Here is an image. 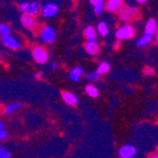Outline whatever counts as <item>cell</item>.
I'll return each instance as SVG.
<instances>
[{"label":"cell","instance_id":"d4e9b609","mask_svg":"<svg viewBox=\"0 0 158 158\" xmlns=\"http://www.w3.org/2000/svg\"><path fill=\"white\" fill-rule=\"evenodd\" d=\"M69 79L72 80L73 82H79L80 81V75H77V74L74 73V72H71V73L69 74Z\"/></svg>","mask_w":158,"mask_h":158},{"label":"cell","instance_id":"f1b7e54d","mask_svg":"<svg viewBox=\"0 0 158 158\" xmlns=\"http://www.w3.org/2000/svg\"><path fill=\"white\" fill-rule=\"evenodd\" d=\"M41 77H42V73H40V72H37V73H34V79H40Z\"/></svg>","mask_w":158,"mask_h":158},{"label":"cell","instance_id":"277c9868","mask_svg":"<svg viewBox=\"0 0 158 158\" xmlns=\"http://www.w3.org/2000/svg\"><path fill=\"white\" fill-rule=\"evenodd\" d=\"M32 56H33L34 61H37L38 63H45L49 60V53L42 47H35L32 50Z\"/></svg>","mask_w":158,"mask_h":158},{"label":"cell","instance_id":"d6986e66","mask_svg":"<svg viewBox=\"0 0 158 158\" xmlns=\"http://www.w3.org/2000/svg\"><path fill=\"white\" fill-rule=\"evenodd\" d=\"M106 6V2L104 1V0H100V1H98V2L94 5V11L96 15H101L102 13V11L104 10V8H105Z\"/></svg>","mask_w":158,"mask_h":158},{"label":"cell","instance_id":"3957f363","mask_svg":"<svg viewBox=\"0 0 158 158\" xmlns=\"http://www.w3.org/2000/svg\"><path fill=\"white\" fill-rule=\"evenodd\" d=\"M135 35V28L132 24H125L116 31V38L118 40H127Z\"/></svg>","mask_w":158,"mask_h":158},{"label":"cell","instance_id":"7402d4cb","mask_svg":"<svg viewBox=\"0 0 158 158\" xmlns=\"http://www.w3.org/2000/svg\"><path fill=\"white\" fill-rule=\"evenodd\" d=\"M100 75H101V74L98 73V71H96V72H91V73H89L86 75V77H87V80H90V81L95 82V81H98V80Z\"/></svg>","mask_w":158,"mask_h":158},{"label":"cell","instance_id":"603a6c76","mask_svg":"<svg viewBox=\"0 0 158 158\" xmlns=\"http://www.w3.org/2000/svg\"><path fill=\"white\" fill-rule=\"evenodd\" d=\"M143 73H144V75H145V77H152V75H154V74H155V71H154V70L152 68L147 66V68L144 69Z\"/></svg>","mask_w":158,"mask_h":158},{"label":"cell","instance_id":"f546056e","mask_svg":"<svg viewBox=\"0 0 158 158\" xmlns=\"http://www.w3.org/2000/svg\"><path fill=\"white\" fill-rule=\"evenodd\" d=\"M155 42H156V44H158V29L155 33Z\"/></svg>","mask_w":158,"mask_h":158},{"label":"cell","instance_id":"4fadbf2b","mask_svg":"<svg viewBox=\"0 0 158 158\" xmlns=\"http://www.w3.org/2000/svg\"><path fill=\"white\" fill-rule=\"evenodd\" d=\"M157 31V22L155 19H150L145 24V34L153 37Z\"/></svg>","mask_w":158,"mask_h":158},{"label":"cell","instance_id":"1f68e13d","mask_svg":"<svg viewBox=\"0 0 158 158\" xmlns=\"http://www.w3.org/2000/svg\"><path fill=\"white\" fill-rule=\"evenodd\" d=\"M137 1H138L139 3H144V2H146L147 0H137Z\"/></svg>","mask_w":158,"mask_h":158},{"label":"cell","instance_id":"6da1fadb","mask_svg":"<svg viewBox=\"0 0 158 158\" xmlns=\"http://www.w3.org/2000/svg\"><path fill=\"white\" fill-rule=\"evenodd\" d=\"M118 16L123 21H131V20L138 17V10L134 7L123 6L118 11Z\"/></svg>","mask_w":158,"mask_h":158},{"label":"cell","instance_id":"836d02e7","mask_svg":"<svg viewBox=\"0 0 158 158\" xmlns=\"http://www.w3.org/2000/svg\"><path fill=\"white\" fill-rule=\"evenodd\" d=\"M5 127V124L3 123H0V128H3Z\"/></svg>","mask_w":158,"mask_h":158},{"label":"cell","instance_id":"cb8c5ba5","mask_svg":"<svg viewBox=\"0 0 158 158\" xmlns=\"http://www.w3.org/2000/svg\"><path fill=\"white\" fill-rule=\"evenodd\" d=\"M0 157H1V158H10L11 155L7 149H5V148H1V149H0Z\"/></svg>","mask_w":158,"mask_h":158},{"label":"cell","instance_id":"ac0fdd59","mask_svg":"<svg viewBox=\"0 0 158 158\" xmlns=\"http://www.w3.org/2000/svg\"><path fill=\"white\" fill-rule=\"evenodd\" d=\"M152 38L153 37L147 35V34H144V35L137 41V45H138V47H145V45H148L150 42H152Z\"/></svg>","mask_w":158,"mask_h":158},{"label":"cell","instance_id":"7a4b0ae2","mask_svg":"<svg viewBox=\"0 0 158 158\" xmlns=\"http://www.w3.org/2000/svg\"><path fill=\"white\" fill-rule=\"evenodd\" d=\"M20 11H22L23 13L27 15H31V16H37L38 13L41 10V7L38 2L33 1V2H29V1H24L21 2L18 6Z\"/></svg>","mask_w":158,"mask_h":158},{"label":"cell","instance_id":"e575fe53","mask_svg":"<svg viewBox=\"0 0 158 158\" xmlns=\"http://www.w3.org/2000/svg\"><path fill=\"white\" fill-rule=\"evenodd\" d=\"M149 157H154V158H156V157H157V158H158V155H150Z\"/></svg>","mask_w":158,"mask_h":158},{"label":"cell","instance_id":"30bf717a","mask_svg":"<svg viewBox=\"0 0 158 158\" xmlns=\"http://www.w3.org/2000/svg\"><path fill=\"white\" fill-rule=\"evenodd\" d=\"M84 48L86 52L90 53L91 56H96L100 52V45L96 42V40H87Z\"/></svg>","mask_w":158,"mask_h":158},{"label":"cell","instance_id":"5b68a950","mask_svg":"<svg viewBox=\"0 0 158 158\" xmlns=\"http://www.w3.org/2000/svg\"><path fill=\"white\" fill-rule=\"evenodd\" d=\"M34 16H31V15H27V13H23L20 18V21H21L22 26L28 30H34L37 28L38 23L35 21V19L33 18Z\"/></svg>","mask_w":158,"mask_h":158},{"label":"cell","instance_id":"484cf974","mask_svg":"<svg viewBox=\"0 0 158 158\" xmlns=\"http://www.w3.org/2000/svg\"><path fill=\"white\" fill-rule=\"evenodd\" d=\"M72 72H74V73H77V75H80V77L84 74V70H83V69H82L81 66H75V68H74L73 70H72Z\"/></svg>","mask_w":158,"mask_h":158},{"label":"cell","instance_id":"ffe728a7","mask_svg":"<svg viewBox=\"0 0 158 158\" xmlns=\"http://www.w3.org/2000/svg\"><path fill=\"white\" fill-rule=\"evenodd\" d=\"M110 69H111V66H110V64H108L107 62H102V63L98 65V72L102 75V74L107 73V72L110 71Z\"/></svg>","mask_w":158,"mask_h":158},{"label":"cell","instance_id":"ba28073f","mask_svg":"<svg viewBox=\"0 0 158 158\" xmlns=\"http://www.w3.org/2000/svg\"><path fill=\"white\" fill-rule=\"evenodd\" d=\"M1 42L3 43L5 47L9 48V49H12V50H17V49H19V48L21 47V44L16 40V38L11 37L10 34L3 35V37L1 38Z\"/></svg>","mask_w":158,"mask_h":158},{"label":"cell","instance_id":"4316f807","mask_svg":"<svg viewBox=\"0 0 158 158\" xmlns=\"http://www.w3.org/2000/svg\"><path fill=\"white\" fill-rule=\"evenodd\" d=\"M8 137V132L6 131V129L1 128V131H0V139L3 140L5 138H7Z\"/></svg>","mask_w":158,"mask_h":158},{"label":"cell","instance_id":"e0dca14e","mask_svg":"<svg viewBox=\"0 0 158 158\" xmlns=\"http://www.w3.org/2000/svg\"><path fill=\"white\" fill-rule=\"evenodd\" d=\"M85 91H86V94L90 95L91 98H98V90L92 84L87 85V86L85 87Z\"/></svg>","mask_w":158,"mask_h":158},{"label":"cell","instance_id":"52a82bcc","mask_svg":"<svg viewBox=\"0 0 158 158\" xmlns=\"http://www.w3.org/2000/svg\"><path fill=\"white\" fill-rule=\"evenodd\" d=\"M136 148L132 145H124L118 150V155L121 158H132L136 155Z\"/></svg>","mask_w":158,"mask_h":158},{"label":"cell","instance_id":"9c48e42d","mask_svg":"<svg viewBox=\"0 0 158 158\" xmlns=\"http://www.w3.org/2000/svg\"><path fill=\"white\" fill-rule=\"evenodd\" d=\"M59 7L54 3H48L42 8V15L45 18H52L58 13Z\"/></svg>","mask_w":158,"mask_h":158},{"label":"cell","instance_id":"2e32d148","mask_svg":"<svg viewBox=\"0 0 158 158\" xmlns=\"http://www.w3.org/2000/svg\"><path fill=\"white\" fill-rule=\"evenodd\" d=\"M108 31H110V29H108L106 22H100V23H98V32L102 35V37H106V35L108 34Z\"/></svg>","mask_w":158,"mask_h":158},{"label":"cell","instance_id":"8992f818","mask_svg":"<svg viewBox=\"0 0 158 158\" xmlns=\"http://www.w3.org/2000/svg\"><path fill=\"white\" fill-rule=\"evenodd\" d=\"M40 35H41V39L47 43H51L56 40V31L52 27H44Z\"/></svg>","mask_w":158,"mask_h":158},{"label":"cell","instance_id":"44dd1931","mask_svg":"<svg viewBox=\"0 0 158 158\" xmlns=\"http://www.w3.org/2000/svg\"><path fill=\"white\" fill-rule=\"evenodd\" d=\"M0 34H1V37L10 34V27H9L8 24H6V23L1 24V26H0Z\"/></svg>","mask_w":158,"mask_h":158},{"label":"cell","instance_id":"5bb4252c","mask_svg":"<svg viewBox=\"0 0 158 158\" xmlns=\"http://www.w3.org/2000/svg\"><path fill=\"white\" fill-rule=\"evenodd\" d=\"M84 37L86 40H96V31L93 27H87L84 30Z\"/></svg>","mask_w":158,"mask_h":158},{"label":"cell","instance_id":"d6a6232c","mask_svg":"<svg viewBox=\"0 0 158 158\" xmlns=\"http://www.w3.org/2000/svg\"><path fill=\"white\" fill-rule=\"evenodd\" d=\"M56 66H58L56 63H52V69H56Z\"/></svg>","mask_w":158,"mask_h":158},{"label":"cell","instance_id":"8fae6325","mask_svg":"<svg viewBox=\"0 0 158 158\" xmlns=\"http://www.w3.org/2000/svg\"><path fill=\"white\" fill-rule=\"evenodd\" d=\"M123 7V0H107L105 8L110 12H117Z\"/></svg>","mask_w":158,"mask_h":158},{"label":"cell","instance_id":"83f0119b","mask_svg":"<svg viewBox=\"0 0 158 158\" xmlns=\"http://www.w3.org/2000/svg\"><path fill=\"white\" fill-rule=\"evenodd\" d=\"M121 41H122V40L117 39V41L114 43V49H115V50H118V49H119V47H121Z\"/></svg>","mask_w":158,"mask_h":158},{"label":"cell","instance_id":"7c38bea8","mask_svg":"<svg viewBox=\"0 0 158 158\" xmlns=\"http://www.w3.org/2000/svg\"><path fill=\"white\" fill-rule=\"evenodd\" d=\"M62 98H63V101L66 104L71 106H75L77 104V101H79L77 95H74L71 92H68V91H63L62 92Z\"/></svg>","mask_w":158,"mask_h":158},{"label":"cell","instance_id":"9a60e30c","mask_svg":"<svg viewBox=\"0 0 158 158\" xmlns=\"http://www.w3.org/2000/svg\"><path fill=\"white\" fill-rule=\"evenodd\" d=\"M21 108V104H19V103H13V104H10L8 105L7 107L5 108V113L7 115H11L15 111H18Z\"/></svg>","mask_w":158,"mask_h":158},{"label":"cell","instance_id":"4dcf8cb0","mask_svg":"<svg viewBox=\"0 0 158 158\" xmlns=\"http://www.w3.org/2000/svg\"><path fill=\"white\" fill-rule=\"evenodd\" d=\"M98 1H100V0H90V2H91V3H92V5H93V6H94V5H95V3L98 2Z\"/></svg>","mask_w":158,"mask_h":158}]
</instances>
